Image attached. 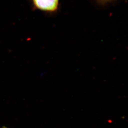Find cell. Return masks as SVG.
Listing matches in <instances>:
<instances>
[{
  "label": "cell",
  "instance_id": "3957f363",
  "mask_svg": "<svg viewBox=\"0 0 128 128\" xmlns=\"http://www.w3.org/2000/svg\"><path fill=\"white\" fill-rule=\"evenodd\" d=\"M5 128V127H4V128Z\"/></svg>",
  "mask_w": 128,
  "mask_h": 128
},
{
  "label": "cell",
  "instance_id": "7a4b0ae2",
  "mask_svg": "<svg viewBox=\"0 0 128 128\" xmlns=\"http://www.w3.org/2000/svg\"><path fill=\"white\" fill-rule=\"evenodd\" d=\"M97 5L101 6H108L116 2L118 0H93Z\"/></svg>",
  "mask_w": 128,
  "mask_h": 128
},
{
  "label": "cell",
  "instance_id": "6da1fadb",
  "mask_svg": "<svg viewBox=\"0 0 128 128\" xmlns=\"http://www.w3.org/2000/svg\"><path fill=\"white\" fill-rule=\"evenodd\" d=\"M36 10L51 16L55 15L60 8V0H32Z\"/></svg>",
  "mask_w": 128,
  "mask_h": 128
}]
</instances>
